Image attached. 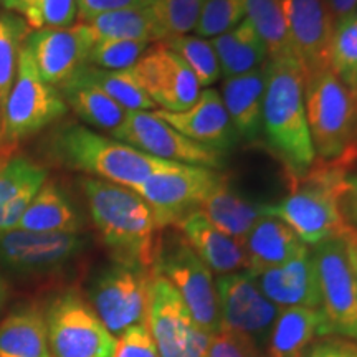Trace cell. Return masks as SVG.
Instances as JSON below:
<instances>
[{
    "label": "cell",
    "mask_w": 357,
    "mask_h": 357,
    "mask_svg": "<svg viewBox=\"0 0 357 357\" xmlns=\"http://www.w3.org/2000/svg\"><path fill=\"white\" fill-rule=\"evenodd\" d=\"M0 357H52L43 312L25 306L0 323Z\"/></svg>",
    "instance_id": "29"
},
{
    "label": "cell",
    "mask_w": 357,
    "mask_h": 357,
    "mask_svg": "<svg viewBox=\"0 0 357 357\" xmlns=\"http://www.w3.org/2000/svg\"><path fill=\"white\" fill-rule=\"evenodd\" d=\"M211 43L218 58L223 79L248 73L268 61L265 43L247 17L230 32L211 38Z\"/></svg>",
    "instance_id": "28"
},
{
    "label": "cell",
    "mask_w": 357,
    "mask_h": 357,
    "mask_svg": "<svg viewBox=\"0 0 357 357\" xmlns=\"http://www.w3.org/2000/svg\"><path fill=\"white\" fill-rule=\"evenodd\" d=\"M339 205L349 229L357 234V171L347 172L342 178Z\"/></svg>",
    "instance_id": "45"
},
{
    "label": "cell",
    "mask_w": 357,
    "mask_h": 357,
    "mask_svg": "<svg viewBox=\"0 0 357 357\" xmlns=\"http://www.w3.org/2000/svg\"><path fill=\"white\" fill-rule=\"evenodd\" d=\"M113 357H159L147 324L132 326L119 334Z\"/></svg>",
    "instance_id": "42"
},
{
    "label": "cell",
    "mask_w": 357,
    "mask_h": 357,
    "mask_svg": "<svg viewBox=\"0 0 357 357\" xmlns=\"http://www.w3.org/2000/svg\"><path fill=\"white\" fill-rule=\"evenodd\" d=\"M75 2L78 8V19L84 24L102 13L141 6L144 0H75Z\"/></svg>",
    "instance_id": "44"
},
{
    "label": "cell",
    "mask_w": 357,
    "mask_h": 357,
    "mask_svg": "<svg viewBox=\"0 0 357 357\" xmlns=\"http://www.w3.org/2000/svg\"><path fill=\"white\" fill-rule=\"evenodd\" d=\"M204 0H144L162 30L164 40L189 35L197 26Z\"/></svg>",
    "instance_id": "38"
},
{
    "label": "cell",
    "mask_w": 357,
    "mask_h": 357,
    "mask_svg": "<svg viewBox=\"0 0 357 357\" xmlns=\"http://www.w3.org/2000/svg\"><path fill=\"white\" fill-rule=\"evenodd\" d=\"M30 26L12 12H0V102L2 108L15 82L20 52Z\"/></svg>",
    "instance_id": "36"
},
{
    "label": "cell",
    "mask_w": 357,
    "mask_h": 357,
    "mask_svg": "<svg viewBox=\"0 0 357 357\" xmlns=\"http://www.w3.org/2000/svg\"><path fill=\"white\" fill-rule=\"evenodd\" d=\"M52 357H113L116 337L75 289L56 294L43 312Z\"/></svg>",
    "instance_id": "7"
},
{
    "label": "cell",
    "mask_w": 357,
    "mask_h": 357,
    "mask_svg": "<svg viewBox=\"0 0 357 357\" xmlns=\"http://www.w3.org/2000/svg\"><path fill=\"white\" fill-rule=\"evenodd\" d=\"M305 108L316 162L349 166L357 158V93L328 66L305 77Z\"/></svg>",
    "instance_id": "5"
},
{
    "label": "cell",
    "mask_w": 357,
    "mask_h": 357,
    "mask_svg": "<svg viewBox=\"0 0 357 357\" xmlns=\"http://www.w3.org/2000/svg\"><path fill=\"white\" fill-rule=\"evenodd\" d=\"M347 253H349V261L354 270L356 278H357V240H356V231L347 236Z\"/></svg>",
    "instance_id": "47"
},
{
    "label": "cell",
    "mask_w": 357,
    "mask_h": 357,
    "mask_svg": "<svg viewBox=\"0 0 357 357\" xmlns=\"http://www.w3.org/2000/svg\"><path fill=\"white\" fill-rule=\"evenodd\" d=\"M294 55L305 77L328 68L334 24L326 0H283Z\"/></svg>",
    "instance_id": "18"
},
{
    "label": "cell",
    "mask_w": 357,
    "mask_h": 357,
    "mask_svg": "<svg viewBox=\"0 0 357 357\" xmlns=\"http://www.w3.org/2000/svg\"><path fill=\"white\" fill-rule=\"evenodd\" d=\"M245 17V0H204L194 33L202 38H215L235 29Z\"/></svg>",
    "instance_id": "40"
},
{
    "label": "cell",
    "mask_w": 357,
    "mask_h": 357,
    "mask_svg": "<svg viewBox=\"0 0 357 357\" xmlns=\"http://www.w3.org/2000/svg\"><path fill=\"white\" fill-rule=\"evenodd\" d=\"M58 91L66 108L73 111L84 124L109 134L119 128L128 114L126 109L93 84L70 79L58 86Z\"/></svg>",
    "instance_id": "30"
},
{
    "label": "cell",
    "mask_w": 357,
    "mask_h": 357,
    "mask_svg": "<svg viewBox=\"0 0 357 357\" xmlns=\"http://www.w3.org/2000/svg\"><path fill=\"white\" fill-rule=\"evenodd\" d=\"M243 245L248 260L247 271L253 276L283 265L306 247L287 223L270 215L255 223Z\"/></svg>",
    "instance_id": "26"
},
{
    "label": "cell",
    "mask_w": 357,
    "mask_h": 357,
    "mask_svg": "<svg viewBox=\"0 0 357 357\" xmlns=\"http://www.w3.org/2000/svg\"><path fill=\"white\" fill-rule=\"evenodd\" d=\"M15 229L40 234H79L83 222L66 192L56 182L47 181L26 207Z\"/></svg>",
    "instance_id": "27"
},
{
    "label": "cell",
    "mask_w": 357,
    "mask_h": 357,
    "mask_svg": "<svg viewBox=\"0 0 357 357\" xmlns=\"http://www.w3.org/2000/svg\"><path fill=\"white\" fill-rule=\"evenodd\" d=\"M223 178L213 169L174 164L131 187L154 213L159 230L176 227L182 218L199 211L205 195Z\"/></svg>",
    "instance_id": "10"
},
{
    "label": "cell",
    "mask_w": 357,
    "mask_h": 357,
    "mask_svg": "<svg viewBox=\"0 0 357 357\" xmlns=\"http://www.w3.org/2000/svg\"><path fill=\"white\" fill-rule=\"evenodd\" d=\"M258 357H266V356H261V354H260V356H258Z\"/></svg>",
    "instance_id": "50"
},
{
    "label": "cell",
    "mask_w": 357,
    "mask_h": 357,
    "mask_svg": "<svg viewBox=\"0 0 357 357\" xmlns=\"http://www.w3.org/2000/svg\"><path fill=\"white\" fill-rule=\"evenodd\" d=\"M305 357H357V342L341 336L316 339Z\"/></svg>",
    "instance_id": "43"
},
{
    "label": "cell",
    "mask_w": 357,
    "mask_h": 357,
    "mask_svg": "<svg viewBox=\"0 0 357 357\" xmlns=\"http://www.w3.org/2000/svg\"><path fill=\"white\" fill-rule=\"evenodd\" d=\"M84 24L91 29L96 40H137L153 45L164 40L162 30L144 3L102 13Z\"/></svg>",
    "instance_id": "32"
},
{
    "label": "cell",
    "mask_w": 357,
    "mask_h": 357,
    "mask_svg": "<svg viewBox=\"0 0 357 357\" xmlns=\"http://www.w3.org/2000/svg\"><path fill=\"white\" fill-rule=\"evenodd\" d=\"M88 212L102 245L114 263L141 270H153L159 227L146 200L129 187L79 178Z\"/></svg>",
    "instance_id": "1"
},
{
    "label": "cell",
    "mask_w": 357,
    "mask_h": 357,
    "mask_svg": "<svg viewBox=\"0 0 357 357\" xmlns=\"http://www.w3.org/2000/svg\"><path fill=\"white\" fill-rule=\"evenodd\" d=\"M245 12L258 37L265 43L268 60L298 63L289 40L283 0H245Z\"/></svg>",
    "instance_id": "31"
},
{
    "label": "cell",
    "mask_w": 357,
    "mask_h": 357,
    "mask_svg": "<svg viewBox=\"0 0 357 357\" xmlns=\"http://www.w3.org/2000/svg\"><path fill=\"white\" fill-rule=\"evenodd\" d=\"M70 79L100 88L102 93H106L111 100L118 102L126 111H155L158 108L128 70H102L86 63Z\"/></svg>",
    "instance_id": "33"
},
{
    "label": "cell",
    "mask_w": 357,
    "mask_h": 357,
    "mask_svg": "<svg viewBox=\"0 0 357 357\" xmlns=\"http://www.w3.org/2000/svg\"><path fill=\"white\" fill-rule=\"evenodd\" d=\"M215 284L223 329L245 334L258 347L266 342L280 307L261 293L255 278L245 270L218 276Z\"/></svg>",
    "instance_id": "16"
},
{
    "label": "cell",
    "mask_w": 357,
    "mask_h": 357,
    "mask_svg": "<svg viewBox=\"0 0 357 357\" xmlns=\"http://www.w3.org/2000/svg\"><path fill=\"white\" fill-rule=\"evenodd\" d=\"M326 2H328L334 24L357 10V0H326Z\"/></svg>",
    "instance_id": "46"
},
{
    "label": "cell",
    "mask_w": 357,
    "mask_h": 357,
    "mask_svg": "<svg viewBox=\"0 0 357 357\" xmlns=\"http://www.w3.org/2000/svg\"><path fill=\"white\" fill-rule=\"evenodd\" d=\"M2 6L25 20L32 30L63 29L78 19L75 0H2Z\"/></svg>",
    "instance_id": "34"
},
{
    "label": "cell",
    "mask_w": 357,
    "mask_h": 357,
    "mask_svg": "<svg viewBox=\"0 0 357 357\" xmlns=\"http://www.w3.org/2000/svg\"><path fill=\"white\" fill-rule=\"evenodd\" d=\"M160 231L164 234L158 238L153 271L176 288L195 324L208 336H215L223 324L213 273L176 227Z\"/></svg>",
    "instance_id": "6"
},
{
    "label": "cell",
    "mask_w": 357,
    "mask_h": 357,
    "mask_svg": "<svg viewBox=\"0 0 357 357\" xmlns=\"http://www.w3.org/2000/svg\"><path fill=\"white\" fill-rule=\"evenodd\" d=\"M266 205L245 199L231 189L229 178L223 176L222 181L205 195L197 212L223 234L243 242L255 223L266 217Z\"/></svg>",
    "instance_id": "25"
},
{
    "label": "cell",
    "mask_w": 357,
    "mask_h": 357,
    "mask_svg": "<svg viewBox=\"0 0 357 357\" xmlns=\"http://www.w3.org/2000/svg\"><path fill=\"white\" fill-rule=\"evenodd\" d=\"M68 113L58 88L45 83L24 47L19 68L3 105L2 144H17L52 126Z\"/></svg>",
    "instance_id": "8"
},
{
    "label": "cell",
    "mask_w": 357,
    "mask_h": 357,
    "mask_svg": "<svg viewBox=\"0 0 357 357\" xmlns=\"http://www.w3.org/2000/svg\"><path fill=\"white\" fill-rule=\"evenodd\" d=\"M47 181V167L19 153L15 144L0 146V231L15 229Z\"/></svg>",
    "instance_id": "20"
},
{
    "label": "cell",
    "mask_w": 357,
    "mask_h": 357,
    "mask_svg": "<svg viewBox=\"0 0 357 357\" xmlns=\"http://www.w3.org/2000/svg\"><path fill=\"white\" fill-rule=\"evenodd\" d=\"M45 153L58 166L129 189L178 164L151 158L78 123H63L53 129L45 139Z\"/></svg>",
    "instance_id": "2"
},
{
    "label": "cell",
    "mask_w": 357,
    "mask_h": 357,
    "mask_svg": "<svg viewBox=\"0 0 357 357\" xmlns=\"http://www.w3.org/2000/svg\"><path fill=\"white\" fill-rule=\"evenodd\" d=\"M328 63L333 73L357 93V10L334 26Z\"/></svg>",
    "instance_id": "37"
},
{
    "label": "cell",
    "mask_w": 357,
    "mask_h": 357,
    "mask_svg": "<svg viewBox=\"0 0 357 357\" xmlns=\"http://www.w3.org/2000/svg\"><path fill=\"white\" fill-rule=\"evenodd\" d=\"M96 42L95 33L83 22L63 29L30 30L24 47L45 83L61 86L83 65Z\"/></svg>",
    "instance_id": "17"
},
{
    "label": "cell",
    "mask_w": 357,
    "mask_h": 357,
    "mask_svg": "<svg viewBox=\"0 0 357 357\" xmlns=\"http://www.w3.org/2000/svg\"><path fill=\"white\" fill-rule=\"evenodd\" d=\"M86 250L82 234H40L20 229L0 231V265L24 280L52 278Z\"/></svg>",
    "instance_id": "9"
},
{
    "label": "cell",
    "mask_w": 357,
    "mask_h": 357,
    "mask_svg": "<svg viewBox=\"0 0 357 357\" xmlns=\"http://www.w3.org/2000/svg\"><path fill=\"white\" fill-rule=\"evenodd\" d=\"M266 79L268 61L248 73L223 79L220 98L238 139L253 142L261 134Z\"/></svg>",
    "instance_id": "23"
},
{
    "label": "cell",
    "mask_w": 357,
    "mask_h": 357,
    "mask_svg": "<svg viewBox=\"0 0 357 357\" xmlns=\"http://www.w3.org/2000/svg\"><path fill=\"white\" fill-rule=\"evenodd\" d=\"M6 301H7V284L6 281L0 278V311H2V307L6 306Z\"/></svg>",
    "instance_id": "48"
},
{
    "label": "cell",
    "mask_w": 357,
    "mask_h": 357,
    "mask_svg": "<svg viewBox=\"0 0 357 357\" xmlns=\"http://www.w3.org/2000/svg\"><path fill=\"white\" fill-rule=\"evenodd\" d=\"M151 45L153 43L137 42V40H96L89 50L88 65L113 71L129 70L149 50Z\"/></svg>",
    "instance_id": "39"
},
{
    "label": "cell",
    "mask_w": 357,
    "mask_h": 357,
    "mask_svg": "<svg viewBox=\"0 0 357 357\" xmlns=\"http://www.w3.org/2000/svg\"><path fill=\"white\" fill-rule=\"evenodd\" d=\"M347 167L316 162L294 178L291 190L280 202L266 205V215L283 220L306 247L346 238L354 234L342 217L339 194Z\"/></svg>",
    "instance_id": "4"
},
{
    "label": "cell",
    "mask_w": 357,
    "mask_h": 357,
    "mask_svg": "<svg viewBox=\"0 0 357 357\" xmlns=\"http://www.w3.org/2000/svg\"><path fill=\"white\" fill-rule=\"evenodd\" d=\"M128 71L162 111L178 113L190 108L202 91L194 71L160 42L151 45Z\"/></svg>",
    "instance_id": "15"
},
{
    "label": "cell",
    "mask_w": 357,
    "mask_h": 357,
    "mask_svg": "<svg viewBox=\"0 0 357 357\" xmlns=\"http://www.w3.org/2000/svg\"><path fill=\"white\" fill-rule=\"evenodd\" d=\"M346 238L328 240L312 247L311 252L318 273L321 310L331 333L357 342V278Z\"/></svg>",
    "instance_id": "13"
},
{
    "label": "cell",
    "mask_w": 357,
    "mask_h": 357,
    "mask_svg": "<svg viewBox=\"0 0 357 357\" xmlns=\"http://www.w3.org/2000/svg\"><path fill=\"white\" fill-rule=\"evenodd\" d=\"M111 137L141 151L151 158L220 171L225 155L190 141L159 118L155 111H128L124 121Z\"/></svg>",
    "instance_id": "12"
},
{
    "label": "cell",
    "mask_w": 357,
    "mask_h": 357,
    "mask_svg": "<svg viewBox=\"0 0 357 357\" xmlns=\"http://www.w3.org/2000/svg\"><path fill=\"white\" fill-rule=\"evenodd\" d=\"M160 43L184 60V63L194 71L202 88L212 86L222 78L218 58L208 38L197 35H178L162 40Z\"/></svg>",
    "instance_id": "35"
},
{
    "label": "cell",
    "mask_w": 357,
    "mask_h": 357,
    "mask_svg": "<svg viewBox=\"0 0 357 357\" xmlns=\"http://www.w3.org/2000/svg\"><path fill=\"white\" fill-rule=\"evenodd\" d=\"M258 346L245 334L222 329L220 333L212 336L208 346L207 357H258Z\"/></svg>",
    "instance_id": "41"
},
{
    "label": "cell",
    "mask_w": 357,
    "mask_h": 357,
    "mask_svg": "<svg viewBox=\"0 0 357 357\" xmlns=\"http://www.w3.org/2000/svg\"><path fill=\"white\" fill-rule=\"evenodd\" d=\"M176 229L184 235L195 255L212 273L222 276L247 270L248 260L242 240L223 234L200 212L189 213L177 223Z\"/></svg>",
    "instance_id": "22"
},
{
    "label": "cell",
    "mask_w": 357,
    "mask_h": 357,
    "mask_svg": "<svg viewBox=\"0 0 357 357\" xmlns=\"http://www.w3.org/2000/svg\"><path fill=\"white\" fill-rule=\"evenodd\" d=\"M253 278L261 293L280 310L321 307L318 273L310 247L303 248L283 265L261 271Z\"/></svg>",
    "instance_id": "21"
},
{
    "label": "cell",
    "mask_w": 357,
    "mask_h": 357,
    "mask_svg": "<svg viewBox=\"0 0 357 357\" xmlns=\"http://www.w3.org/2000/svg\"><path fill=\"white\" fill-rule=\"evenodd\" d=\"M324 336L333 333L321 307H284L268 336L266 357H305L307 347Z\"/></svg>",
    "instance_id": "24"
},
{
    "label": "cell",
    "mask_w": 357,
    "mask_h": 357,
    "mask_svg": "<svg viewBox=\"0 0 357 357\" xmlns=\"http://www.w3.org/2000/svg\"><path fill=\"white\" fill-rule=\"evenodd\" d=\"M153 270L113 265L93 281L89 301L111 334H123L137 324H147Z\"/></svg>",
    "instance_id": "11"
},
{
    "label": "cell",
    "mask_w": 357,
    "mask_h": 357,
    "mask_svg": "<svg viewBox=\"0 0 357 357\" xmlns=\"http://www.w3.org/2000/svg\"><path fill=\"white\" fill-rule=\"evenodd\" d=\"M2 134H3V108L0 102V146H2Z\"/></svg>",
    "instance_id": "49"
},
{
    "label": "cell",
    "mask_w": 357,
    "mask_h": 357,
    "mask_svg": "<svg viewBox=\"0 0 357 357\" xmlns=\"http://www.w3.org/2000/svg\"><path fill=\"white\" fill-rule=\"evenodd\" d=\"M155 113L190 141L223 155L229 154L240 141L223 106L220 93L212 88L202 89L190 108L178 113L155 109Z\"/></svg>",
    "instance_id": "19"
},
{
    "label": "cell",
    "mask_w": 357,
    "mask_h": 357,
    "mask_svg": "<svg viewBox=\"0 0 357 357\" xmlns=\"http://www.w3.org/2000/svg\"><path fill=\"white\" fill-rule=\"evenodd\" d=\"M147 328L159 357H207L212 336L195 324L176 288L154 271Z\"/></svg>",
    "instance_id": "14"
},
{
    "label": "cell",
    "mask_w": 357,
    "mask_h": 357,
    "mask_svg": "<svg viewBox=\"0 0 357 357\" xmlns=\"http://www.w3.org/2000/svg\"><path fill=\"white\" fill-rule=\"evenodd\" d=\"M261 132L291 181L316 164L305 108V73L294 61L268 60Z\"/></svg>",
    "instance_id": "3"
},
{
    "label": "cell",
    "mask_w": 357,
    "mask_h": 357,
    "mask_svg": "<svg viewBox=\"0 0 357 357\" xmlns=\"http://www.w3.org/2000/svg\"><path fill=\"white\" fill-rule=\"evenodd\" d=\"M356 240H357V234H356Z\"/></svg>",
    "instance_id": "51"
}]
</instances>
